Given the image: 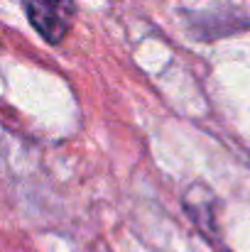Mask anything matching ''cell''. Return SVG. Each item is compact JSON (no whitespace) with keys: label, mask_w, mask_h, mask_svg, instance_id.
I'll return each instance as SVG.
<instances>
[{"label":"cell","mask_w":250,"mask_h":252,"mask_svg":"<svg viewBox=\"0 0 250 252\" xmlns=\"http://www.w3.org/2000/svg\"><path fill=\"white\" fill-rule=\"evenodd\" d=\"M32 27L52 44H59L74 22V0H27Z\"/></svg>","instance_id":"cell-1"}]
</instances>
